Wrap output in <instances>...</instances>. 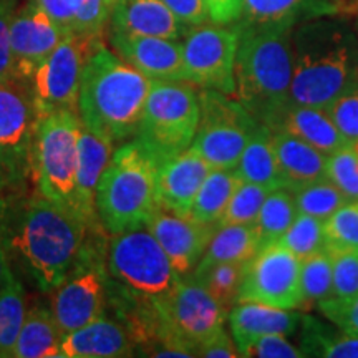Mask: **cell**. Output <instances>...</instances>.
Returning <instances> with one entry per match:
<instances>
[{
  "label": "cell",
  "mask_w": 358,
  "mask_h": 358,
  "mask_svg": "<svg viewBox=\"0 0 358 358\" xmlns=\"http://www.w3.org/2000/svg\"><path fill=\"white\" fill-rule=\"evenodd\" d=\"M80 134L82 120L78 111L64 110L42 115L35 124L27 155L29 171L32 174L37 194L64 206L77 216L75 179Z\"/></svg>",
  "instance_id": "6"
},
{
  "label": "cell",
  "mask_w": 358,
  "mask_h": 358,
  "mask_svg": "<svg viewBox=\"0 0 358 358\" xmlns=\"http://www.w3.org/2000/svg\"><path fill=\"white\" fill-rule=\"evenodd\" d=\"M25 315L24 287L15 277L6 287L0 289V357L2 358H12Z\"/></svg>",
  "instance_id": "34"
},
{
  "label": "cell",
  "mask_w": 358,
  "mask_h": 358,
  "mask_svg": "<svg viewBox=\"0 0 358 358\" xmlns=\"http://www.w3.org/2000/svg\"><path fill=\"white\" fill-rule=\"evenodd\" d=\"M327 179L350 201H358V166L350 143L327 159Z\"/></svg>",
  "instance_id": "42"
},
{
  "label": "cell",
  "mask_w": 358,
  "mask_h": 358,
  "mask_svg": "<svg viewBox=\"0 0 358 358\" xmlns=\"http://www.w3.org/2000/svg\"><path fill=\"white\" fill-rule=\"evenodd\" d=\"M268 189L252 182L243 181L232 194L226 211L219 219V226H231V224H254L257 214L261 211L264 199L267 198Z\"/></svg>",
  "instance_id": "41"
},
{
  "label": "cell",
  "mask_w": 358,
  "mask_h": 358,
  "mask_svg": "<svg viewBox=\"0 0 358 358\" xmlns=\"http://www.w3.org/2000/svg\"><path fill=\"white\" fill-rule=\"evenodd\" d=\"M322 315L327 317L342 332L358 337V297L345 306H330L320 308Z\"/></svg>",
  "instance_id": "48"
},
{
  "label": "cell",
  "mask_w": 358,
  "mask_h": 358,
  "mask_svg": "<svg viewBox=\"0 0 358 358\" xmlns=\"http://www.w3.org/2000/svg\"><path fill=\"white\" fill-rule=\"evenodd\" d=\"M245 266L243 262H222L192 275L203 287L213 295L224 310L229 313L236 306L237 295L243 285Z\"/></svg>",
  "instance_id": "35"
},
{
  "label": "cell",
  "mask_w": 358,
  "mask_h": 358,
  "mask_svg": "<svg viewBox=\"0 0 358 358\" xmlns=\"http://www.w3.org/2000/svg\"><path fill=\"white\" fill-rule=\"evenodd\" d=\"M153 80L106 47L90 43L80 82L78 115L83 127L124 143L134 138Z\"/></svg>",
  "instance_id": "2"
},
{
  "label": "cell",
  "mask_w": 358,
  "mask_h": 358,
  "mask_svg": "<svg viewBox=\"0 0 358 358\" xmlns=\"http://www.w3.org/2000/svg\"><path fill=\"white\" fill-rule=\"evenodd\" d=\"M209 22L217 25H232L243 15L244 0H204Z\"/></svg>",
  "instance_id": "50"
},
{
  "label": "cell",
  "mask_w": 358,
  "mask_h": 358,
  "mask_svg": "<svg viewBox=\"0 0 358 358\" xmlns=\"http://www.w3.org/2000/svg\"><path fill=\"white\" fill-rule=\"evenodd\" d=\"M334 262L332 254L324 249L301 262V310L319 308L332 297Z\"/></svg>",
  "instance_id": "33"
},
{
  "label": "cell",
  "mask_w": 358,
  "mask_h": 358,
  "mask_svg": "<svg viewBox=\"0 0 358 358\" xmlns=\"http://www.w3.org/2000/svg\"><path fill=\"white\" fill-rule=\"evenodd\" d=\"M113 151V141L93 133L82 123L77 179H75V198H77L78 216L83 219L90 229H103L96 217L95 199L100 179L108 166Z\"/></svg>",
  "instance_id": "20"
},
{
  "label": "cell",
  "mask_w": 358,
  "mask_h": 358,
  "mask_svg": "<svg viewBox=\"0 0 358 358\" xmlns=\"http://www.w3.org/2000/svg\"><path fill=\"white\" fill-rule=\"evenodd\" d=\"M275 129H284L327 156L337 153L338 150L348 145V141L335 127L329 111L319 106L290 103Z\"/></svg>",
  "instance_id": "26"
},
{
  "label": "cell",
  "mask_w": 358,
  "mask_h": 358,
  "mask_svg": "<svg viewBox=\"0 0 358 358\" xmlns=\"http://www.w3.org/2000/svg\"><path fill=\"white\" fill-rule=\"evenodd\" d=\"M110 47L129 65L151 80H186L182 45L179 40L133 35L108 34Z\"/></svg>",
  "instance_id": "17"
},
{
  "label": "cell",
  "mask_w": 358,
  "mask_h": 358,
  "mask_svg": "<svg viewBox=\"0 0 358 358\" xmlns=\"http://www.w3.org/2000/svg\"><path fill=\"white\" fill-rule=\"evenodd\" d=\"M236 171L243 181L262 186L268 191L284 187L279 164L272 146V129L259 124L252 138L245 145Z\"/></svg>",
  "instance_id": "29"
},
{
  "label": "cell",
  "mask_w": 358,
  "mask_h": 358,
  "mask_svg": "<svg viewBox=\"0 0 358 358\" xmlns=\"http://www.w3.org/2000/svg\"><path fill=\"white\" fill-rule=\"evenodd\" d=\"M106 271L116 289L153 302L171 292L181 277L146 226L110 236Z\"/></svg>",
  "instance_id": "8"
},
{
  "label": "cell",
  "mask_w": 358,
  "mask_h": 358,
  "mask_svg": "<svg viewBox=\"0 0 358 358\" xmlns=\"http://www.w3.org/2000/svg\"><path fill=\"white\" fill-rule=\"evenodd\" d=\"M257 127L237 98L199 88V123L191 148L214 169H234Z\"/></svg>",
  "instance_id": "10"
},
{
  "label": "cell",
  "mask_w": 358,
  "mask_h": 358,
  "mask_svg": "<svg viewBox=\"0 0 358 358\" xmlns=\"http://www.w3.org/2000/svg\"><path fill=\"white\" fill-rule=\"evenodd\" d=\"M301 262L277 243L259 249L245 266L237 302H257L287 310L301 308Z\"/></svg>",
  "instance_id": "13"
},
{
  "label": "cell",
  "mask_w": 358,
  "mask_h": 358,
  "mask_svg": "<svg viewBox=\"0 0 358 358\" xmlns=\"http://www.w3.org/2000/svg\"><path fill=\"white\" fill-rule=\"evenodd\" d=\"M64 335L60 332L52 308L34 306L27 310L12 358H50L58 357Z\"/></svg>",
  "instance_id": "28"
},
{
  "label": "cell",
  "mask_w": 358,
  "mask_h": 358,
  "mask_svg": "<svg viewBox=\"0 0 358 358\" xmlns=\"http://www.w3.org/2000/svg\"><path fill=\"white\" fill-rule=\"evenodd\" d=\"M65 34L35 0H27L15 10L10 24V47L15 78L29 82L35 69L42 64Z\"/></svg>",
  "instance_id": "15"
},
{
  "label": "cell",
  "mask_w": 358,
  "mask_h": 358,
  "mask_svg": "<svg viewBox=\"0 0 358 358\" xmlns=\"http://www.w3.org/2000/svg\"><path fill=\"white\" fill-rule=\"evenodd\" d=\"M272 146L284 187L297 191L310 182L327 179L329 156L284 129H272Z\"/></svg>",
  "instance_id": "25"
},
{
  "label": "cell",
  "mask_w": 358,
  "mask_h": 358,
  "mask_svg": "<svg viewBox=\"0 0 358 358\" xmlns=\"http://www.w3.org/2000/svg\"><path fill=\"white\" fill-rule=\"evenodd\" d=\"M2 227L8 252L19 256L43 292L65 279L92 231L73 211L40 194L22 204L13 226L3 213Z\"/></svg>",
  "instance_id": "3"
},
{
  "label": "cell",
  "mask_w": 358,
  "mask_h": 358,
  "mask_svg": "<svg viewBox=\"0 0 358 358\" xmlns=\"http://www.w3.org/2000/svg\"><path fill=\"white\" fill-rule=\"evenodd\" d=\"M187 30L163 0H115L110 15V32L179 40Z\"/></svg>",
  "instance_id": "23"
},
{
  "label": "cell",
  "mask_w": 358,
  "mask_h": 358,
  "mask_svg": "<svg viewBox=\"0 0 358 358\" xmlns=\"http://www.w3.org/2000/svg\"><path fill=\"white\" fill-rule=\"evenodd\" d=\"M353 27H355V30H357V34H358V17H357V20H355V25H353Z\"/></svg>",
  "instance_id": "55"
},
{
  "label": "cell",
  "mask_w": 358,
  "mask_h": 358,
  "mask_svg": "<svg viewBox=\"0 0 358 358\" xmlns=\"http://www.w3.org/2000/svg\"><path fill=\"white\" fill-rule=\"evenodd\" d=\"M239 43L234 65V98L259 124L275 129L292 103V32L290 27L236 22Z\"/></svg>",
  "instance_id": "4"
},
{
  "label": "cell",
  "mask_w": 358,
  "mask_h": 358,
  "mask_svg": "<svg viewBox=\"0 0 358 358\" xmlns=\"http://www.w3.org/2000/svg\"><path fill=\"white\" fill-rule=\"evenodd\" d=\"M303 357L322 358H358V337L322 324L312 315H302L301 340Z\"/></svg>",
  "instance_id": "30"
},
{
  "label": "cell",
  "mask_w": 358,
  "mask_h": 358,
  "mask_svg": "<svg viewBox=\"0 0 358 358\" xmlns=\"http://www.w3.org/2000/svg\"><path fill=\"white\" fill-rule=\"evenodd\" d=\"M352 150H353V155H355V159H357V166H358V140L350 143Z\"/></svg>",
  "instance_id": "53"
},
{
  "label": "cell",
  "mask_w": 358,
  "mask_h": 358,
  "mask_svg": "<svg viewBox=\"0 0 358 358\" xmlns=\"http://www.w3.org/2000/svg\"><path fill=\"white\" fill-rule=\"evenodd\" d=\"M357 85L358 34L347 17H320L294 27L292 103L327 108Z\"/></svg>",
  "instance_id": "1"
},
{
  "label": "cell",
  "mask_w": 358,
  "mask_h": 358,
  "mask_svg": "<svg viewBox=\"0 0 358 358\" xmlns=\"http://www.w3.org/2000/svg\"><path fill=\"white\" fill-rule=\"evenodd\" d=\"M65 35H73V0H35Z\"/></svg>",
  "instance_id": "51"
},
{
  "label": "cell",
  "mask_w": 358,
  "mask_h": 358,
  "mask_svg": "<svg viewBox=\"0 0 358 358\" xmlns=\"http://www.w3.org/2000/svg\"><path fill=\"white\" fill-rule=\"evenodd\" d=\"M159 163L134 138L113 151L96 189V217L108 234L145 227L158 208Z\"/></svg>",
  "instance_id": "5"
},
{
  "label": "cell",
  "mask_w": 358,
  "mask_h": 358,
  "mask_svg": "<svg viewBox=\"0 0 358 358\" xmlns=\"http://www.w3.org/2000/svg\"><path fill=\"white\" fill-rule=\"evenodd\" d=\"M6 209H7V203H6V199L0 198V216H2V214L6 213Z\"/></svg>",
  "instance_id": "54"
},
{
  "label": "cell",
  "mask_w": 358,
  "mask_h": 358,
  "mask_svg": "<svg viewBox=\"0 0 358 358\" xmlns=\"http://www.w3.org/2000/svg\"><path fill=\"white\" fill-rule=\"evenodd\" d=\"M38 113L29 83L0 82V145L29 155Z\"/></svg>",
  "instance_id": "24"
},
{
  "label": "cell",
  "mask_w": 358,
  "mask_h": 358,
  "mask_svg": "<svg viewBox=\"0 0 358 358\" xmlns=\"http://www.w3.org/2000/svg\"><path fill=\"white\" fill-rule=\"evenodd\" d=\"M294 196L299 213L308 214L320 221L329 219L338 208L350 201L330 179L310 182V185L294 191Z\"/></svg>",
  "instance_id": "36"
},
{
  "label": "cell",
  "mask_w": 358,
  "mask_h": 358,
  "mask_svg": "<svg viewBox=\"0 0 358 358\" xmlns=\"http://www.w3.org/2000/svg\"><path fill=\"white\" fill-rule=\"evenodd\" d=\"M88 47L90 43L77 35H65L55 50L35 69L27 83L38 116L64 110L78 111L80 82Z\"/></svg>",
  "instance_id": "14"
},
{
  "label": "cell",
  "mask_w": 358,
  "mask_h": 358,
  "mask_svg": "<svg viewBox=\"0 0 358 358\" xmlns=\"http://www.w3.org/2000/svg\"><path fill=\"white\" fill-rule=\"evenodd\" d=\"M329 252L358 250V201H348L324 221Z\"/></svg>",
  "instance_id": "39"
},
{
  "label": "cell",
  "mask_w": 358,
  "mask_h": 358,
  "mask_svg": "<svg viewBox=\"0 0 358 358\" xmlns=\"http://www.w3.org/2000/svg\"><path fill=\"white\" fill-rule=\"evenodd\" d=\"M332 254L334 287L329 302L319 307L345 306L358 297V250H337Z\"/></svg>",
  "instance_id": "40"
},
{
  "label": "cell",
  "mask_w": 358,
  "mask_h": 358,
  "mask_svg": "<svg viewBox=\"0 0 358 358\" xmlns=\"http://www.w3.org/2000/svg\"><path fill=\"white\" fill-rule=\"evenodd\" d=\"M199 123V87L185 80H153L134 140L161 164L186 151Z\"/></svg>",
  "instance_id": "7"
},
{
  "label": "cell",
  "mask_w": 358,
  "mask_h": 358,
  "mask_svg": "<svg viewBox=\"0 0 358 358\" xmlns=\"http://www.w3.org/2000/svg\"><path fill=\"white\" fill-rule=\"evenodd\" d=\"M17 10V0H0V82L15 78L10 47V24Z\"/></svg>",
  "instance_id": "45"
},
{
  "label": "cell",
  "mask_w": 358,
  "mask_h": 358,
  "mask_svg": "<svg viewBox=\"0 0 358 358\" xmlns=\"http://www.w3.org/2000/svg\"><path fill=\"white\" fill-rule=\"evenodd\" d=\"M244 358H302L299 345L290 343L285 335H266L241 352Z\"/></svg>",
  "instance_id": "44"
},
{
  "label": "cell",
  "mask_w": 358,
  "mask_h": 358,
  "mask_svg": "<svg viewBox=\"0 0 358 358\" xmlns=\"http://www.w3.org/2000/svg\"><path fill=\"white\" fill-rule=\"evenodd\" d=\"M169 335L196 357V350L224 329L227 312L191 274L179 277L171 292L155 301Z\"/></svg>",
  "instance_id": "11"
},
{
  "label": "cell",
  "mask_w": 358,
  "mask_h": 358,
  "mask_svg": "<svg viewBox=\"0 0 358 358\" xmlns=\"http://www.w3.org/2000/svg\"><path fill=\"white\" fill-rule=\"evenodd\" d=\"M320 17H358V0H244L237 22L294 29Z\"/></svg>",
  "instance_id": "18"
},
{
  "label": "cell",
  "mask_w": 358,
  "mask_h": 358,
  "mask_svg": "<svg viewBox=\"0 0 358 358\" xmlns=\"http://www.w3.org/2000/svg\"><path fill=\"white\" fill-rule=\"evenodd\" d=\"M237 352L266 335H294L301 329L302 313L257 302H237L227 313Z\"/></svg>",
  "instance_id": "22"
},
{
  "label": "cell",
  "mask_w": 358,
  "mask_h": 358,
  "mask_svg": "<svg viewBox=\"0 0 358 358\" xmlns=\"http://www.w3.org/2000/svg\"><path fill=\"white\" fill-rule=\"evenodd\" d=\"M243 182L239 173L234 169H211L208 178L192 203L191 217L204 224H216L226 211L227 204Z\"/></svg>",
  "instance_id": "31"
},
{
  "label": "cell",
  "mask_w": 358,
  "mask_h": 358,
  "mask_svg": "<svg viewBox=\"0 0 358 358\" xmlns=\"http://www.w3.org/2000/svg\"><path fill=\"white\" fill-rule=\"evenodd\" d=\"M27 169H29L27 153L0 145V189L19 185Z\"/></svg>",
  "instance_id": "46"
},
{
  "label": "cell",
  "mask_w": 358,
  "mask_h": 358,
  "mask_svg": "<svg viewBox=\"0 0 358 358\" xmlns=\"http://www.w3.org/2000/svg\"><path fill=\"white\" fill-rule=\"evenodd\" d=\"M103 229L88 232L77 262L65 279L52 290V313L62 335L80 329L88 322L105 315L108 303V271Z\"/></svg>",
  "instance_id": "9"
},
{
  "label": "cell",
  "mask_w": 358,
  "mask_h": 358,
  "mask_svg": "<svg viewBox=\"0 0 358 358\" xmlns=\"http://www.w3.org/2000/svg\"><path fill=\"white\" fill-rule=\"evenodd\" d=\"M2 217L3 214L0 216V289L6 287L8 282H12L15 279V274H13L12 267H10V261H8V248H7V241H6V234H3V227H2Z\"/></svg>",
  "instance_id": "52"
},
{
  "label": "cell",
  "mask_w": 358,
  "mask_h": 358,
  "mask_svg": "<svg viewBox=\"0 0 358 358\" xmlns=\"http://www.w3.org/2000/svg\"><path fill=\"white\" fill-rule=\"evenodd\" d=\"M325 110L348 143L358 140V85L335 98Z\"/></svg>",
  "instance_id": "43"
},
{
  "label": "cell",
  "mask_w": 358,
  "mask_h": 358,
  "mask_svg": "<svg viewBox=\"0 0 358 358\" xmlns=\"http://www.w3.org/2000/svg\"><path fill=\"white\" fill-rule=\"evenodd\" d=\"M163 2L187 29L209 22L204 0H163Z\"/></svg>",
  "instance_id": "47"
},
{
  "label": "cell",
  "mask_w": 358,
  "mask_h": 358,
  "mask_svg": "<svg viewBox=\"0 0 358 358\" xmlns=\"http://www.w3.org/2000/svg\"><path fill=\"white\" fill-rule=\"evenodd\" d=\"M134 355V342L120 320L101 315L64 335L58 358H123Z\"/></svg>",
  "instance_id": "21"
},
{
  "label": "cell",
  "mask_w": 358,
  "mask_h": 358,
  "mask_svg": "<svg viewBox=\"0 0 358 358\" xmlns=\"http://www.w3.org/2000/svg\"><path fill=\"white\" fill-rule=\"evenodd\" d=\"M146 227L156 237L178 275H189L208 249L216 224H204L191 216H179L158 206Z\"/></svg>",
  "instance_id": "16"
},
{
  "label": "cell",
  "mask_w": 358,
  "mask_h": 358,
  "mask_svg": "<svg viewBox=\"0 0 358 358\" xmlns=\"http://www.w3.org/2000/svg\"><path fill=\"white\" fill-rule=\"evenodd\" d=\"M297 214L299 209L294 191L279 187V189L268 192L257 214L256 222H254L261 249L275 244L285 234Z\"/></svg>",
  "instance_id": "32"
},
{
  "label": "cell",
  "mask_w": 358,
  "mask_h": 358,
  "mask_svg": "<svg viewBox=\"0 0 358 358\" xmlns=\"http://www.w3.org/2000/svg\"><path fill=\"white\" fill-rule=\"evenodd\" d=\"M211 169V164L191 146L163 161L156 176L159 206L179 216H191L192 203Z\"/></svg>",
  "instance_id": "19"
},
{
  "label": "cell",
  "mask_w": 358,
  "mask_h": 358,
  "mask_svg": "<svg viewBox=\"0 0 358 358\" xmlns=\"http://www.w3.org/2000/svg\"><path fill=\"white\" fill-rule=\"evenodd\" d=\"M277 244L284 245L299 259L310 257L313 254L327 249L324 221L299 213L285 234L277 241Z\"/></svg>",
  "instance_id": "37"
},
{
  "label": "cell",
  "mask_w": 358,
  "mask_h": 358,
  "mask_svg": "<svg viewBox=\"0 0 358 358\" xmlns=\"http://www.w3.org/2000/svg\"><path fill=\"white\" fill-rule=\"evenodd\" d=\"M196 357L204 358H237L239 352L234 343V338L226 330H219L213 337L201 343L196 350Z\"/></svg>",
  "instance_id": "49"
},
{
  "label": "cell",
  "mask_w": 358,
  "mask_h": 358,
  "mask_svg": "<svg viewBox=\"0 0 358 358\" xmlns=\"http://www.w3.org/2000/svg\"><path fill=\"white\" fill-rule=\"evenodd\" d=\"M239 43L236 25L203 24L187 30L182 40L186 80L199 88L234 95V65Z\"/></svg>",
  "instance_id": "12"
},
{
  "label": "cell",
  "mask_w": 358,
  "mask_h": 358,
  "mask_svg": "<svg viewBox=\"0 0 358 358\" xmlns=\"http://www.w3.org/2000/svg\"><path fill=\"white\" fill-rule=\"evenodd\" d=\"M115 0H73V35L83 42L103 40Z\"/></svg>",
  "instance_id": "38"
},
{
  "label": "cell",
  "mask_w": 358,
  "mask_h": 358,
  "mask_svg": "<svg viewBox=\"0 0 358 358\" xmlns=\"http://www.w3.org/2000/svg\"><path fill=\"white\" fill-rule=\"evenodd\" d=\"M259 249L261 245H259V237L254 224L219 226L209 241L208 249L191 274L196 275L206 268L222 262L248 264L259 252Z\"/></svg>",
  "instance_id": "27"
}]
</instances>
